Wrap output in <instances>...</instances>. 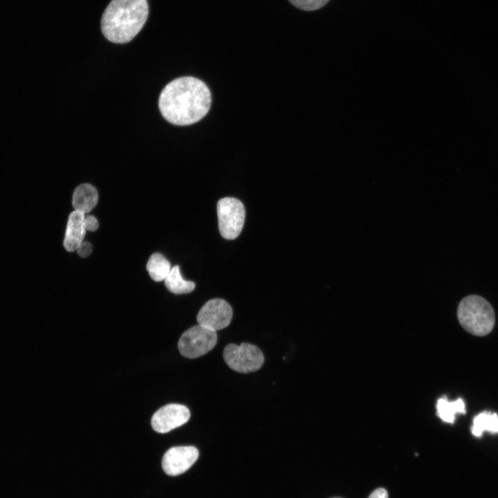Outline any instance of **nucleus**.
<instances>
[{"instance_id":"obj_17","label":"nucleus","mask_w":498,"mask_h":498,"mask_svg":"<svg viewBox=\"0 0 498 498\" xmlns=\"http://www.w3.org/2000/svg\"><path fill=\"white\" fill-rule=\"evenodd\" d=\"M84 227L86 231L88 230L90 232H94L99 227L98 221L92 215L85 216L84 219Z\"/></svg>"},{"instance_id":"obj_1","label":"nucleus","mask_w":498,"mask_h":498,"mask_svg":"<svg viewBox=\"0 0 498 498\" xmlns=\"http://www.w3.org/2000/svg\"><path fill=\"white\" fill-rule=\"evenodd\" d=\"M211 94L207 85L194 77H181L168 83L158 98L163 118L170 123L185 126L201 120L209 111Z\"/></svg>"},{"instance_id":"obj_7","label":"nucleus","mask_w":498,"mask_h":498,"mask_svg":"<svg viewBox=\"0 0 498 498\" xmlns=\"http://www.w3.org/2000/svg\"><path fill=\"white\" fill-rule=\"evenodd\" d=\"M232 317V309L224 299L220 298L208 301L197 315L198 324L216 331L227 327Z\"/></svg>"},{"instance_id":"obj_9","label":"nucleus","mask_w":498,"mask_h":498,"mask_svg":"<svg viewBox=\"0 0 498 498\" xmlns=\"http://www.w3.org/2000/svg\"><path fill=\"white\" fill-rule=\"evenodd\" d=\"M199 451L194 446H178L169 448L162 459L164 472L176 476L187 471L197 460Z\"/></svg>"},{"instance_id":"obj_10","label":"nucleus","mask_w":498,"mask_h":498,"mask_svg":"<svg viewBox=\"0 0 498 498\" xmlns=\"http://www.w3.org/2000/svg\"><path fill=\"white\" fill-rule=\"evenodd\" d=\"M84 213L74 210L69 216L67 222L64 246L68 252L77 250L85 236L86 230L84 227Z\"/></svg>"},{"instance_id":"obj_18","label":"nucleus","mask_w":498,"mask_h":498,"mask_svg":"<svg viewBox=\"0 0 498 498\" xmlns=\"http://www.w3.org/2000/svg\"><path fill=\"white\" fill-rule=\"evenodd\" d=\"M92 250V245L87 241L82 242L77 249L78 255L84 258L89 256Z\"/></svg>"},{"instance_id":"obj_5","label":"nucleus","mask_w":498,"mask_h":498,"mask_svg":"<svg viewBox=\"0 0 498 498\" xmlns=\"http://www.w3.org/2000/svg\"><path fill=\"white\" fill-rule=\"evenodd\" d=\"M219 229L226 239H234L241 233L245 220V208L241 201L232 197L221 199L216 205Z\"/></svg>"},{"instance_id":"obj_15","label":"nucleus","mask_w":498,"mask_h":498,"mask_svg":"<svg viewBox=\"0 0 498 498\" xmlns=\"http://www.w3.org/2000/svg\"><path fill=\"white\" fill-rule=\"evenodd\" d=\"M166 288L174 294L188 293L194 290L195 284L183 279L180 273L179 266H174L165 279Z\"/></svg>"},{"instance_id":"obj_20","label":"nucleus","mask_w":498,"mask_h":498,"mask_svg":"<svg viewBox=\"0 0 498 498\" xmlns=\"http://www.w3.org/2000/svg\"><path fill=\"white\" fill-rule=\"evenodd\" d=\"M333 498H341V497H333Z\"/></svg>"},{"instance_id":"obj_14","label":"nucleus","mask_w":498,"mask_h":498,"mask_svg":"<svg viewBox=\"0 0 498 498\" xmlns=\"http://www.w3.org/2000/svg\"><path fill=\"white\" fill-rule=\"evenodd\" d=\"M146 268L151 278L156 282L165 280L172 269L169 261L158 252L151 255Z\"/></svg>"},{"instance_id":"obj_16","label":"nucleus","mask_w":498,"mask_h":498,"mask_svg":"<svg viewBox=\"0 0 498 498\" xmlns=\"http://www.w3.org/2000/svg\"><path fill=\"white\" fill-rule=\"evenodd\" d=\"M297 8L306 11H312L321 8L329 0H288Z\"/></svg>"},{"instance_id":"obj_2","label":"nucleus","mask_w":498,"mask_h":498,"mask_svg":"<svg viewBox=\"0 0 498 498\" xmlns=\"http://www.w3.org/2000/svg\"><path fill=\"white\" fill-rule=\"evenodd\" d=\"M149 14L147 0H111L101 19V30L109 41H131L145 24Z\"/></svg>"},{"instance_id":"obj_4","label":"nucleus","mask_w":498,"mask_h":498,"mask_svg":"<svg viewBox=\"0 0 498 498\" xmlns=\"http://www.w3.org/2000/svg\"><path fill=\"white\" fill-rule=\"evenodd\" d=\"M223 357L229 367L243 374L259 370L264 362V356L261 349L247 342H243L240 345L228 344L223 350Z\"/></svg>"},{"instance_id":"obj_12","label":"nucleus","mask_w":498,"mask_h":498,"mask_svg":"<svg viewBox=\"0 0 498 498\" xmlns=\"http://www.w3.org/2000/svg\"><path fill=\"white\" fill-rule=\"evenodd\" d=\"M465 414V405L461 398L449 401L445 396L440 398L436 403V414L444 422L454 423L456 414Z\"/></svg>"},{"instance_id":"obj_13","label":"nucleus","mask_w":498,"mask_h":498,"mask_svg":"<svg viewBox=\"0 0 498 498\" xmlns=\"http://www.w3.org/2000/svg\"><path fill=\"white\" fill-rule=\"evenodd\" d=\"M484 431L492 434L498 433V415L496 413L485 411L474 418L472 434L479 437Z\"/></svg>"},{"instance_id":"obj_11","label":"nucleus","mask_w":498,"mask_h":498,"mask_svg":"<svg viewBox=\"0 0 498 498\" xmlns=\"http://www.w3.org/2000/svg\"><path fill=\"white\" fill-rule=\"evenodd\" d=\"M98 201V193L95 187L89 183H83L75 189L72 205L75 210L86 214L95 208Z\"/></svg>"},{"instance_id":"obj_8","label":"nucleus","mask_w":498,"mask_h":498,"mask_svg":"<svg viewBox=\"0 0 498 498\" xmlns=\"http://www.w3.org/2000/svg\"><path fill=\"white\" fill-rule=\"evenodd\" d=\"M190 417L189 409L181 404H168L152 416L151 425L158 433H166L186 423Z\"/></svg>"},{"instance_id":"obj_19","label":"nucleus","mask_w":498,"mask_h":498,"mask_svg":"<svg viewBox=\"0 0 498 498\" xmlns=\"http://www.w3.org/2000/svg\"><path fill=\"white\" fill-rule=\"evenodd\" d=\"M368 498H388V492L385 488H379L374 490Z\"/></svg>"},{"instance_id":"obj_3","label":"nucleus","mask_w":498,"mask_h":498,"mask_svg":"<svg viewBox=\"0 0 498 498\" xmlns=\"http://www.w3.org/2000/svg\"><path fill=\"white\" fill-rule=\"evenodd\" d=\"M457 318L466 331L477 336L490 333L495 322L491 304L477 295H470L461 299L457 307Z\"/></svg>"},{"instance_id":"obj_6","label":"nucleus","mask_w":498,"mask_h":498,"mask_svg":"<svg viewBox=\"0 0 498 498\" xmlns=\"http://www.w3.org/2000/svg\"><path fill=\"white\" fill-rule=\"evenodd\" d=\"M216 342V331L198 324L182 334L178 342V348L183 356L196 358L212 350Z\"/></svg>"}]
</instances>
